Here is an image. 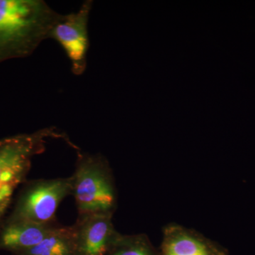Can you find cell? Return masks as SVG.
I'll return each instance as SVG.
<instances>
[{
  "label": "cell",
  "mask_w": 255,
  "mask_h": 255,
  "mask_svg": "<svg viewBox=\"0 0 255 255\" xmlns=\"http://www.w3.org/2000/svg\"><path fill=\"white\" fill-rule=\"evenodd\" d=\"M59 225L40 224L16 221L8 223L0 235V246L6 249L23 252L41 243Z\"/></svg>",
  "instance_id": "ba28073f"
},
{
  "label": "cell",
  "mask_w": 255,
  "mask_h": 255,
  "mask_svg": "<svg viewBox=\"0 0 255 255\" xmlns=\"http://www.w3.org/2000/svg\"><path fill=\"white\" fill-rule=\"evenodd\" d=\"M50 138L66 137L55 128H46L0 140V221L27 175L33 157L44 152Z\"/></svg>",
  "instance_id": "3957f363"
},
{
  "label": "cell",
  "mask_w": 255,
  "mask_h": 255,
  "mask_svg": "<svg viewBox=\"0 0 255 255\" xmlns=\"http://www.w3.org/2000/svg\"><path fill=\"white\" fill-rule=\"evenodd\" d=\"M159 255H228L216 242L182 225H167L162 231Z\"/></svg>",
  "instance_id": "52a82bcc"
},
{
  "label": "cell",
  "mask_w": 255,
  "mask_h": 255,
  "mask_svg": "<svg viewBox=\"0 0 255 255\" xmlns=\"http://www.w3.org/2000/svg\"><path fill=\"white\" fill-rule=\"evenodd\" d=\"M24 255H77L71 226H59Z\"/></svg>",
  "instance_id": "9c48e42d"
},
{
  "label": "cell",
  "mask_w": 255,
  "mask_h": 255,
  "mask_svg": "<svg viewBox=\"0 0 255 255\" xmlns=\"http://www.w3.org/2000/svg\"><path fill=\"white\" fill-rule=\"evenodd\" d=\"M72 189L71 176L33 181L23 191L11 221L54 224L58 207Z\"/></svg>",
  "instance_id": "277c9868"
},
{
  "label": "cell",
  "mask_w": 255,
  "mask_h": 255,
  "mask_svg": "<svg viewBox=\"0 0 255 255\" xmlns=\"http://www.w3.org/2000/svg\"><path fill=\"white\" fill-rule=\"evenodd\" d=\"M71 177V195L75 199L78 216H114L118 195L113 172L104 156L78 152Z\"/></svg>",
  "instance_id": "7a4b0ae2"
},
{
  "label": "cell",
  "mask_w": 255,
  "mask_h": 255,
  "mask_svg": "<svg viewBox=\"0 0 255 255\" xmlns=\"http://www.w3.org/2000/svg\"><path fill=\"white\" fill-rule=\"evenodd\" d=\"M77 255H107L118 231L112 215L78 216L71 226Z\"/></svg>",
  "instance_id": "8992f818"
},
{
  "label": "cell",
  "mask_w": 255,
  "mask_h": 255,
  "mask_svg": "<svg viewBox=\"0 0 255 255\" xmlns=\"http://www.w3.org/2000/svg\"><path fill=\"white\" fill-rule=\"evenodd\" d=\"M60 15L42 0H0V62L32 54Z\"/></svg>",
  "instance_id": "6da1fadb"
},
{
  "label": "cell",
  "mask_w": 255,
  "mask_h": 255,
  "mask_svg": "<svg viewBox=\"0 0 255 255\" xmlns=\"http://www.w3.org/2000/svg\"><path fill=\"white\" fill-rule=\"evenodd\" d=\"M107 255H159L145 234L117 233Z\"/></svg>",
  "instance_id": "30bf717a"
},
{
  "label": "cell",
  "mask_w": 255,
  "mask_h": 255,
  "mask_svg": "<svg viewBox=\"0 0 255 255\" xmlns=\"http://www.w3.org/2000/svg\"><path fill=\"white\" fill-rule=\"evenodd\" d=\"M93 1H84L76 12L60 14L55 23L50 38L58 42L71 63L72 72L81 75L87 68L89 48L88 21Z\"/></svg>",
  "instance_id": "5b68a950"
}]
</instances>
